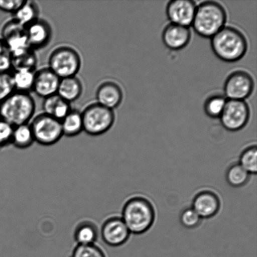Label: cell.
<instances>
[{"mask_svg": "<svg viewBox=\"0 0 257 257\" xmlns=\"http://www.w3.org/2000/svg\"><path fill=\"white\" fill-rule=\"evenodd\" d=\"M214 54L223 62H236L245 56L248 49L247 40L235 27H224L211 38Z\"/></svg>", "mask_w": 257, "mask_h": 257, "instance_id": "6da1fadb", "label": "cell"}, {"mask_svg": "<svg viewBox=\"0 0 257 257\" xmlns=\"http://www.w3.org/2000/svg\"><path fill=\"white\" fill-rule=\"evenodd\" d=\"M155 216L152 203L147 198L137 196L125 202L121 218L131 233L141 235L152 227Z\"/></svg>", "mask_w": 257, "mask_h": 257, "instance_id": "7a4b0ae2", "label": "cell"}, {"mask_svg": "<svg viewBox=\"0 0 257 257\" xmlns=\"http://www.w3.org/2000/svg\"><path fill=\"white\" fill-rule=\"evenodd\" d=\"M226 12L219 3L205 1L196 7L192 27L199 36L211 38L225 27Z\"/></svg>", "mask_w": 257, "mask_h": 257, "instance_id": "3957f363", "label": "cell"}, {"mask_svg": "<svg viewBox=\"0 0 257 257\" xmlns=\"http://www.w3.org/2000/svg\"><path fill=\"white\" fill-rule=\"evenodd\" d=\"M36 104L30 93L15 91L0 102V118L12 126L29 124L34 118Z\"/></svg>", "mask_w": 257, "mask_h": 257, "instance_id": "277c9868", "label": "cell"}, {"mask_svg": "<svg viewBox=\"0 0 257 257\" xmlns=\"http://www.w3.org/2000/svg\"><path fill=\"white\" fill-rule=\"evenodd\" d=\"M81 67L79 52L69 45H60L50 55L48 67L60 79L77 76Z\"/></svg>", "mask_w": 257, "mask_h": 257, "instance_id": "5b68a950", "label": "cell"}, {"mask_svg": "<svg viewBox=\"0 0 257 257\" xmlns=\"http://www.w3.org/2000/svg\"><path fill=\"white\" fill-rule=\"evenodd\" d=\"M84 131L90 136H100L107 133L114 125V110L96 102L87 105L82 112Z\"/></svg>", "mask_w": 257, "mask_h": 257, "instance_id": "8992f818", "label": "cell"}, {"mask_svg": "<svg viewBox=\"0 0 257 257\" xmlns=\"http://www.w3.org/2000/svg\"><path fill=\"white\" fill-rule=\"evenodd\" d=\"M30 125L35 141L42 145H54L64 136L61 121L45 113L33 118Z\"/></svg>", "mask_w": 257, "mask_h": 257, "instance_id": "52a82bcc", "label": "cell"}, {"mask_svg": "<svg viewBox=\"0 0 257 257\" xmlns=\"http://www.w3.org/2000/svg\"><path fill=\"white\" fill-rule=\"evenodd\" d=\"M250 116V107L245 100H227L220 119L226 130L236 132L246 126Z\"/></svg>", "mask_w": 257, "mask_h": 257, "instance_id": "ba28073f", "label": "cell"}, {"mask_svg": "<svg viewBox=\"0 0 257 257\" xmlns=\"http://www.w3.org/2000/svg\"><path fill=\"white\" fill-rule=\"evenodd\" d=\"M252 77L248 72L236 70L226 78L224 84V96L227 100H245L254 89Z\"/></svg>", "mask_w": 257, "mask_h": 257, "instance_id": "9c48e42d", "label": "cell"}, {"mask_svg": "<svg viewBox=\"0 0 257 257\" xmlns=\"http://www.w3.org/2000/svg\"><path fill=\"white\" fill-rule=\"evenodd\" d=\"M1 39L9 48L13 55L21 54L30 49L28 42L26 28L13 19L4 25Z\"/></svg>", "mask_w": 257, "mask_h": 257, "instance_id": "30bf717a", "label": "cell"}, {"mask_svg": "<svg viewBox=\"0 0 257 257\" xmlns=\"http://www.w3.org/2000/svg\"><path fill=\"white\" fill-rule=\"evenodd\" d=\"M196 7L192 0H173L166 6V15L171 24L189 27L192 25Z\"/></svg>", "mask_w": 257, "mask_h": 257, "instance_id": "8fae6325", "label": "cell"}, {"mask_svg": "<svg viewBox=\"0 0 257 257\" xmlns=\"http://www.w3.org/2000/svg\"><path fill=\"white\" fill-rule=\"evenodd\" d=\"M100 233L103 241L107 245L114 247L126 243L131 234L122 218L118 216H113L105 220Z\"/></svg>", "mask_w": 257, "mask_h": 257, "instance_id": "7c38bea8", "label": "cell"}, {"mask_svg": "<svg viewBox=\"0 0 257 257\" xmlns=\"http://www.w3.org/2000/svg\"><path fill=\"white\" fill-rule=\"evenodd\" d=\"M29 47L35 50L47 47L51 41L53 31L47 20L39 19L26 27Z\"/></svg>", "mask_w": 257, "mask_h": 257, "instance_id": "4fadbf2b", "label": "cell"}, {"mask_svg": "<svg viewBox=\"0 0 257 257\" xmlns=\"http://www.w3.org/2000/svg\"><path fill=\"white\" fill-rule=\"evenodd\" d=\"M60 79L49 67L44 68L35 72L32 91L44 99L57 94Z\"/></svg>", "mask_w": 257, "mask_h": 257, "instance_id": "5bb4252c", "label": "cell"}, {"mask_svg": "<svg viewBox=\"0 0 257 257\" xmlns=\"http://www.w3.org/2000/svg\"><path fill=\"white\" fill-rule=\"evenodd\" d=\"M220 200L215 193L211 191H200L193 198V210L202 219L213 217L220 210Z\"/></svg>", "mask_w": 257, "mask_h": 257, "instance_id": "9a60e30c", "label": "cell"}, {"mask_svg": "<svg viewBox=\"0 0 257 257\" xmlns=\"http://www.w3.org/2000/svg\"><path fill=\"white\" fill-rule=\"evenodd\" d=\"M95 97L98 104L114 110L122 103L123 92L121 87L116 82L106 80L97 87Z\"/></svg>", "mask_w": 257, "mask_h": 257, "instance_id": "2e32d148", "label": "cell"}, {"mask_svg": "<svg viewBox=\"0 0 257 257\" xmlns=\"http://www.w3.org/2000/svg\"><path fill=\"white\" fill-rule=\"evenodd\" d=\"M191 37L189 27L170 24L163 30L162 40L165 46L172 50L183 49L190 42Z\"/></svg>", "mask_w": 257, "mask_h": 257, "instance_id": "e0dca14e", "label": "cell"}, {"mask_svg": "<svg viewBox=\"0 0 257 257\" xmlns=\"http://www.w3.org/2000/svg\"><path fill=\"white\" fill-rule=\"evenodd\" d=\"M82 92V83L77 76L60 79L57 95L65 101L69 103L76 101Z\"/></svg>", "mask_w": 257, "mask_h": 257, "instance_id": "ac0fdd59", "label": "cell"}, {"mask_svg": "<svg viewBox=\"0 0 257 257\" xmlns=\"http://www.w3.org/2000/svg\"><path fill=\"white\" fill-rule=\"evenodd\" d=\"M99 232L97 226L89 221L80 222L74 231V238L77 245H92L97 241Z\"/></svg>", "mask_w": 257, "mask_h": 257, "instance_id": "d6986e66", "label": "cell"}, {"mask_svg": "<svg viewBox=\"0 0 257 257\" xmlns=\"http://www.w3.org/2000/svg\"><path fill=\"white\" fill-rule=\"evenodd\" d=\"M39 7L37 2L26 0L14 14V19L26 28L39 19Z\"/></svg>", "mask_w": 257, "mask_h": 257, "instance_id": "ffe728a7", "label": "cell"}, {"mask_svg": "<svg viewBox=\"0 0 257 257\" xmlns=\"http://www.w3.org/2000/svg\"><path fill=\"white\" fill-rule=\"evenodd\" d=\"M63 134L68 137L79 135L84 131L82 112L72 109L61 121Z\"/></svg>", "mask_w": 257, "mask_h": 257, "instance_id": "44dd1931", "label": "cell"}, {"mask_svg": "<svg viewBox=\"0 0 257 257\" xmlns=\"http://www.w3.org/2000/svg\"><path fill=\"white\" fill-rule=\"evenodd\" d=\"M35 71L28 69L14 70L12 74L16 91L30 93L34 87Z\"/></svg>", "mask_w": 257, "mask_h": 257, "instance_id": "7402d4cb", "label": "cell"}, {"mask_svg": "<svg viewBox=\"0 0 257 257\" xmlns=\"http://www.w3.org/2000/svg\"><path fill=\"white\" fill-rule=\"evenodd\" d=\"M34 142V135L29 124L18 125L14 127L11 143L15 147L26 149L32 146Z\"/></svg>", "mask_w": 257, "mask_h": 257, "instance_id": "603a6c76", "label": "cell"}, {"mask_svg": "<svg viewBox=\"0 0 257 257\" xmlns=\"http://www.w3.org/2000/svg\"><path fill=\"white\" fill-rule=\"evenodd\" d=\"M250 175L238 163H235L229 166L226 170V180L232 187L241 188L247 184Z\"/></svg>", "mask_w": 257, "mask_h": 257, "instance_id": "cb8c5ba5", "label": "cell"}, {"mask_svg": "<svg viewBox=\"0 0 257 257\" xmlns=\"http://www.w3.org/2000/svg\"><path fill=\"white\" fill-rule=\"evenodd\" d=\"M37 57L35 50L30 48L21 54L12 56V68L14 70L28 69L35 71Z\"/></svg>", "mask_w": 257, "mask_h": 257, "instance_id": "d4e9b609", "label": "cell"}, {"mask_svg": "<svg viewBox=\"0 0 257 257\" xmlns=\"http://www.w3.org/2000/svg\"><path fill=\"white\" fill-rule=\"evenodd\" d=\"M227 99L223 95L214 94L206 99L204 104V110L209 117L220 118L225 107Z\"/></svg>", "mask_w": 257, "mask_h": 257, "instance_id": "484cf974", "label": "cell"}, {"mask_svg": "<svg viewBox=\"0 0 257 257\" xmlns=\"http://www.w3.org/2000/svg\"><path fill=\"white\" fill-rule=\"evenodd\" d=\"M239 165L250 175L257 172V148L255 145L250 146L243 151L239 160Z\"/></svg>", "mask_w": 257, "mask_h": 257, "instance_id": "4316f807", "label": "cell"}, {"mask_svg": "<svg viewBox=\"0 0 257 257\" xmlns=\"http://www.w3.org/2000/svg\"><path fill=\"white\" fill-rule=\"evenodd\" d=\"M180 221L184 227L188 229L197 228L202 222V218L192 207L184 209L180 215Z\"/></svg>", "mask_w": 257, "mask_h": 257, "instance_id": "83f0119b", "label": "cell"}, {"mask_svg": "<svg viewBox=\"0 0 257 257\" xmlns=\"http://www.w3.org/2000/svg\"><path fill=\"white\" fill-rule=\"evenodd\" d=\"M72 257H105L104 251L95 244L77 245L73 251Z\"/></svg>", "mask_w": 257, "mask_h": 257, "instance_id": "f1b7e54d", "label": "cell"}, {"mask_svg": "<svg viewBox=\"0 0 257 257\" xmlns=\"http://www.w3.org/2000/svg\"><path fill=\"white\" fill-rule=\"evenodd\" d=\"M15 91L12 75L8 72H0V102L4 101Z\"/></svg>", "mask_w": 257, "mask_h": 257, "instance_id": "f546056e", "label": "cell"}, {"mask_svg": "<svg viewBox=\"0 0 257 257\" xmlns=\"http://www.w3.org/2000/svg\"><path fill=\"white\" fill-rule=\"evenodd\" d=\"M12 69V54L0 37V72H8Z\"/></svg>", "mask_w": 257, "mask_h": 257, "instance_id": "4dcf8cb0", "label": "cell"}, {"mask_svg": "<svg viewBox=\"0 0 257 257\" xmlns=\"http://www.w3.org/2000/svg\"><path fill=\"white\" fill-rule=\"evenodd\" d=\"M14 127L0 118V146L9 145L12 142Z\"/></svg>", "mask_w": 257, "mask_h": 257, "instance_id": "1f68e13d", "label": "cell"}, {"mask_svg": "<svg viewBox=\"0 0 257 257\" xmlns=\"http://www.w3.org/2000/svg\"><path fill=\"white\" fill-rule=\"evenodd\" d=\"M72 109L70 103L65 101L61 98L59 102H58L56 107H55L52 116L60 120V121H62L69 114Z\"/></svg>", "mask_w": 257, "mask_h": 257, "instance_id": "d6a6232c", "label": "cell"}, {"mask_svg": "<svg viewBox=\"0 0 257 257\" xmlns=\"http://www.w3.org/2000/svg\"><path fill=\"white\" fill-rule=\"evenodd\" d=\"M25 0H0V10L13 15L24 4Z\"/></svg>", "mask_w": 257, "mask_h": 257, "instance_id": "836d02e7", "label": "cell"}, {"mask_svg": "<svg viewBox=\"0 0 257 257\" xmlns=\"http://www.w3.org/2000/svg\"><path fill=\"white\" fill-rule=\"evenodd\" d=\"M61 99L57 94L51 95L44 99V103H43V110L45 114L52 115L53 112L55 107Z\"/></svg>", "mask_w": 257, "mask_h": 257, "instance_id": "e575fe53", "label": "cell"}, {"mask_svg": "<svg viewBox=\"0 0 257 257\" xmlns=\"http://www.w3.org/2000/svg\"><path fill=\"white\" fill-rule=\"evenodd\" d=\"M1 149H2V147H1V146H0V150H1Z\"/></svg>", "mask_w": 257, "mask_h": 257, "instance_id": "d590c367", "label": "cell"}]
</instances>
